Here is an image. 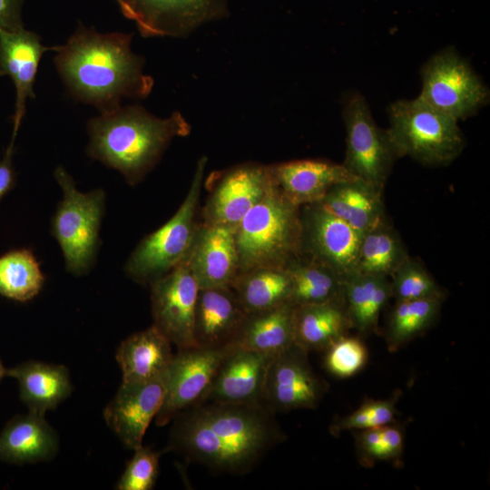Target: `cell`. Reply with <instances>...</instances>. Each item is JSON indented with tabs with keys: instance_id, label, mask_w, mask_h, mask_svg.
<instances>
[{
	"instance_id": "6da1fadb",
	"label": "cell",
	"mask_w": 490,
	"mask_h": 490,
	"mask_svg": "<svg viewBox=\"0 0 490 490\" xmlns=\"http://www.w3.org/2000/svg\"><path fill=\"white\" fill-rule=\"evenodd\" d=\"M272 415L263 403L203 401L173 418L166 450L216 470L246 473L285 438Z\"/></svg>"
},
{
	"instance_id": "7a4b0ae2",
	"label": "cell",
	"mask_w": 490,
	"mask_h": 490,
	"mask_svg": "<svg viewBox=\"0 0 490 490\" xmlns=\"http://www.w3.org/2000/svg\"><path fill=\"white\" fill-rule=\"evenodd\" d=\"M132 34L98 33L80 25L57 46L55 67L70 93L101 113L121 105L123 98L142 99L153 80L143 73V60L131 48Z\"/></svg>"
},
{
	"instance_id": "3957f363",
	"label": "cell",
	"mask_w": 490,
	"mask_h": 490,
	"mask_svg": "<svg viewBox=\"0 0 490 490\" xmlns=\"http://www.w3.org/2000/svg\"><path fill=\"white\" fill-rule=\"evenodd\" d=\"M88 155L121 172L133 186L158 163L175 137L187 136L191 125L175 112L159 118L138 105L103 112L87 123Z\"/></svg>"
},
{
	"instance_id": "277c9868",
	"label": "cell",
	"mask_w": 490,
	"mask_h": 490,
	"mask_svg": "<svg viewBox=\"0 0 490 490\" xmlns=\"http://www.w3.org/2000/svg\"><path fill=\"white\" fill-rule=\"evenodd\" d=\"M239 272L287 268L301 255L300 207L276 185L243 217L234 230Z\"/></svg>"
},
{
	"instance_id": "5b68a950",
	"label": "cell",
	"mask_w": 490,
	"mask_h": 490,
	"mask_svg": "<svg viewBox=\"0 0 490 490\" xmlns=\"http://www.w3.org/2000/svg\"><path fill=\"white\" fill-rule=\"evenodd\" d=\"M387 133L398 158L409 156L421 164L444 166L456 160L466 142L457 121L416 97L389 107Z\"/></svg>"
},
{
	"instance_id": "8992f818",
	"label": "cell",
	"mask_w": 490,
	"mask_h": 490,
	"mask_svg": "<svg viewBox=\"0 0 490 490\" xmlns=\"http://www.w3.org/2000/svg\"><path fill=\"white\" fill-rule=\"evenodd\" d=\"M63 191L53 216L51 232L57 240L68 272L75 276L89 273L100 247V227L104 212L105 192L95 189L82 192L63 166L54 172Z\"/></svg>"
},
{
	"instance_id": "52a82bcc",
	"label": "cell",
	"mask_w": 490,
	"mask_h": 490,
	"mask_svg": "<svg viewBox=\"0 0 490 490\" xmlns=\"http://www.w3.org/2000/svg\"><path fill=\"white\" fill-rule=\"evenodd\" d=\"M206 162V157L199 160L187 195L175 214L145 236L129 256L124 271L133 281L150 285L188 254L199 226L196 214Z\"/></svg>"
},
{
	"instance_id": "ba28073f",
	"label": "cell",
	"mask_w": 490,
	"mask_h": 490,
	"mask_svg": "<svg viewBox=\"0 0 490 490\" xmlns=\"http://www.w3.org/2000/svg\"><path fill=\"white\" fill-rule=\"evenodd\" d=\"M417 97L458 122L485 105L489 91L469 64L448 48L423 66L422 89Z\"/></svg>"
},
{
	"instance_id": "9c48e42d",
	"label": "cell",
	"mask_w": 490,
	"mask_h": 490,
	"mask_svg": "<svg viewBox=\"0 0 490 490\" xmlns=\"http://www.w3.org/2000/svg\"><path fill=\"white\" fill-rule=\"evenodd\" d=\"M345 168L358 179L383 192L395 161L398 158L386 130L379 128L365 98L350 95L345 103Z\"/></svg>"
},
{
	"instance_id": "30bf717a",
	"label": "cell",
	"mask_w": 490,
	"mask_h": 490,
	"mask_svg": "<svg viewBox=\"0 0 490 490\" xmlns=\"http://www.w3.org/2000/svg\"><path fill=\"white\" fill-rule=\"evenodd\" d=\"M150 286L153 326L178 349L197 347L194 317L200 287L187 260Z\"/></svg>"
},
{
	"instance_id": "8fae6325",
	"label": "cell",
	"mask_w": 490,
	"mask_h": 490,
	"mask_svg": "<svg viewBox=\"0 0 490 490\" xmlns=\"http://www.w3.org/2000/svg\"><path fill=\"white\" fill-rule=\"evenodd\" d=\"M229 348L197 346L173 355L166 371L163 403L154 418L157 426L167 425L181 412L204 401Z\"/></svg>"
},
{
	"instance_id": "7c38bea8",
	"label": "cell",
	"mask_w": 490,
	"mask_h": 490,
	"mask_svg": "<svg viewBox=\"0 0 490 490\" xmlns=\"http://www.w3.org/2000/svg\"><path fill=\"white\" fill-rule=\"evenodd\" d=\"M144 37H181L227 13V0H114Z\"/></svg>"
},
{
	"instance_id": "4fadbf2b",
	"label": "cell",
	"mask_w": 490,
	"mask_h": 490,
	"mask_svg": "<svg viewBox=\"0 0 490 490\" xmlns=\"http://www.w3.org/2000/svg\"><path fill=\"white\" fill-rule=\"evenodd\" d=\"M301 254L332 270L342 279L356 271L362 235L320 202L300 207Z\"/></svg>"
},
{
	"instance_id": "5bb4252c",
	"label": "cell",
	"mask_w": 490,
	"mask_h": 490,
	"mask_svg": "<svg viewBox=\"0 0 490 490\" xmlns=\"http://www.w3.org/2000/svg\"><path fill=\"white\" fill-rule=\"evenodd\" d=\"M274 186L271 165L250 162L223 171L215 179L203 207L202 223L235 230Z\"/></svg>"
},
{
	"instance_id": "9a60e30c",
	"label": "cell",
	"mask_w": 490,
	"mask_h": 490,
	"mask_svg": "<svg viewBox=\"0 0 490 490\" xmlns=\"http://www.w3.org/2000/svg\"><path fill=\"white\" fill-rule=\"evenodd\" d=\"M309 352L295 343L274 355L265 378L262 403L271 412L312 409L327 392L314 372Z\"/></svg>"
},
{
	"instance_id": "2e32d148",
	"label": "cell",
	"mask_w": 490,
	"mask_h": 490,
	"mask_svg": "<svg viewBox=\"0 0 490 490\" xmlns=\"http://www.w3.org/2000/svg\"><path fill=\"white\" fill-rule=\"evenodd\" d=\"M167 371V370H166ZM166 391V372L155 378L120 386L103 411L104 420L123 445L135 450L158 414Z\"/></svg>"
},
{
	"instance_id": "e0dca14e",
	"label": "cell",
	"mask_w": 490,
	"mask_h": 490,
	"mask_svg": "<svg viewBox=\"0 0 490 490\" xmlns=\"http://www.w3.org/2000/svg\"><path fill=\"white\" fill-rule=\"evenodd\" d=\"M229 347L204 401L262 403L265 378L274 355Z\"/></svg>"
},
{
	"instance_id": "ac0fdd59",
	"label": "cell",
	"mask_w": 490,
	"mask_h": 490,
	"mask_svg": "<svg viewBox=\"0 0 490 490\" xmlns=\"http://www.w3.org/2000/svg\"><path fill=\"white\" fill-rule=\"evenodd\" d=\"M57 46H45L40 37L24 27L0 30V76H9L15 88L12 139H15L25 113L28 98H34V84L43 54Z\"/></svg>"
},
{
	"instance_id": "d6986e66",
	"label": "cell",
	"mask_w": 490,
	"mask_h": 490,
	"mask_svg": "<svg viewBox=\"0 0 490 490\" xmlns=\"http://www.w3.org/2000/svg\"><path fill=\"white\" fill-rule=\"evenodd\" d=\"M234 229L199 224L186 255L200 289L230 286L239 273Z\"/></svg>"
},
{
	"instance_id": "ffe728a7",
	"label": "cell",
	"mask_w": 490,
	"mask_h": 490,
	"mask_svg": "<svg viewBox=\"0 0 490 490\" xmlns=\"http://www.w3.org/2000/svg\"><path fill=\"white\" fill-rule=\"evenodd\" d=\"M270 165L279 191L299 207L320 201L335 184L358 179L343 164L324 160H295Z\"/></svg>"
},
{
	"instance_id": "44dd1931",
	"label": "cell",
	"mask_w": 490,
	"mask_h": 490,
	"mask_svg": "<svg viewBox=\"0 0 490 490\" xmlns=\"http://www.w3.org/2000/svg\"><path fill=\"white\" fill-rule=\"evenodd\" d=\"M247 312L230 286L200 289L194 317L198 347H229Z\"/></svg>"
},
{
	"instance_id": "7402d4cb",
	"label": "cell",
	"mask_w": 490,
	"mask_h": 490,
	"mask_svg": "<svg viewBox=\"0 0 490 490\" xmlns=\"http://www.w3.org/2000/svg\"><path fill=\"white\" fill-rule=\"evenodd\" d=\"M59 449L56 432L44 416L34 413L13 417L0 434V459L17 465L53 459Z\"/></svg>"
},
{
	"instance_id": "603a6c76",
	"label": "cell",
	"mask_w": 490,
	"mask_h": 490,
	"mask_svg": "<svg viewBox=\"0 0 490 490\" xmlns=\"http://www.w3.org/2000/svg\"><path fill=\"white\" fill-rule=\"evenodd\" d=\"M6 377L17 380L20 398L29 412L44 416L73 390L68 368L63 365L26 361L7 368Z\"/></svg>"
},
{
	"instance_id": "cb8c5ba5",
	"label": "cell",
	"mask_w": 490,
	"mask_h": 490,
	"mask_svg": "<svg viewBox=\"0 0 490 490\" xmlns=\"http://www.w3.org/2000/svg\"><path fill=\"white\" fill-rule=\"evenodd\" d=\"M172 358V343L153 325L122 340L115 355L123 383L147 381L162 376Z\"/></svg>"
},
{
	"instance_id": "d4e9b609",
	"label": "cell",
	"mask_w": 490,
	"mask_h": 490,
	"mask_svg": "<svg viewBox=\"0 0 490 490\" xmlns=\"http://www.w3.org/2000/svg\"><path fill=\"white\" fill-rule=\"evenodd\" d=\"M352 329L344 296L295 307L294 343L309 353L324 351Z\"/></svg>"
},
{
	"instance_id": "484cf974",
	"label": "cell",
	"mask_w": 490,
	"mask_h": 490,
	"mask_svg": "<svg viewBox=\"0 0 490 490\" xmlns=\"http://www.w3.org/2000/svg\"><path fill=\"white\" fill-rule=\"evenodd\" d=\"M295 306L247 313L230 347L276 355L294 344Z\"/></svg>"
},
{
	"instance_id": "4316f807",
	"label": "cell",
	"mask_w": 490,
	"mask_h": 490,
	"mask_svg": "<svg viewBox=\"0 0 490 490\" xmlns=\"http://www.w3.org/2000/svg\"><path fill=\"white\" fill-rule=\"evenodd\" d=\"M382 193L355 179L335 184L318 202L363 235L386 218Z\"/></svg>"
},
{
	"instance_id": "83f0119b",
	"label": "cell",
	"mask_w": 490,
	"mask_h": 490,
	"mask_svg": "<svg viewBox=\"0 0 490 490\" xmlns=\"http://www.w3.org/2000/svg\"><path fill=\"white\" fill-rule=\"evenodd\" d=\"M392 298L388 277L355 271L344 279V300L353 329L361 336L377 328L379 315Z\"/></svg>"
},
{
	"instance_id": "f1b7e54d",
	"label": "cell",
	"mask_w": 490,
	"mask_h": 490,
	"mask_svg": "<svg viewBox=\"0 0 490 490\" xmlns=\"http://www.w3.org/2000/svg\"><path fill=\"white\" fill-rule=\"evenodd\" d=\"M230 287L250 313L289 303L291 279L287 268H259L239 272Z\"/></svg>"
},
{
	"instance_id": "f546056e",
	"label": "cell",
	"mask_w": 490,
	"mask_h": 490,
	"mask_svg": "<svg viewBox=\"0 0 490 490\" xmlns=\"http://www.w3.org/2000/svg\"><path fill=\"white\" fill-rule=\"evenodd\" d=\"M291 279V305L320 303L344 296V279L325 265L300 255L287 266Z\"/></svg>"
},
{
	"instance_id": "4dcf8cb0",
	"label": "cell",
	"mask_w": 490,
	"mask_h": 490,
	"mask_svg": "<svg viewBox=\"0 0 490 490\" xmlns=\"http://www.w3.org/2000/svg\"><path fill=\"white\" fill-rule=\"evenodd\" d=\"M408 256L399 234L385 218L362 235L356 271L389 278Z\"/></svg>"
},
{
	"instance_id": "1f68e13d",
	"label": "cell",
	"mask_w": 490,
	"mask_h": 490,
	"mask_svg": "<svg viewBox=\"0 0 490 490\" xmlns=\"http://www.w3.org/2000/svg\"><path fill=\"white\" fill-rule=\"evenodd\" d=\"M44 280L32 250L16 249L0 256V295L25 302L41 291Z\"/></svg>"
},
{
	"instance_id": "d6a6232c",
	"label": "cell",
	"mask_w": 490,
	"mask_h": 490,
	"mask_svg": "<svg viewBox=\"0 0 490 490\" xmlns=\"http://www.w3.org/2000/svg\"><path fill=\"white\" fill-rule=\"evenodd\" d=\"M443 300L396 301L385 334L388 349L395 351L428 329L438 317Z\"/></svg>"
},
{
	"instance_id": "836d02e7",
	"label": "cell",
	"mask_w": 490,
	"mask_h": 490,
	"mask_svg": "<svg viewBox=\"0 0 490 490\" xmlns=\"http://www.w3.org/2000/svg\"><path fill=\"white\" fill-rule=\"evenodd\" d=\"M396 301L440 299L445 294L434 278L416 260L408 256L389 277Z\"/></svg>"
},
{
	"instance_id": "e575fe53",
	"label": "cell",
	"mask_w": 490,
	"mask_h": 490,
	"mask_svg": "<svg viewBox=\"0 0 490 490\" xmlns=\"http://www.w3.org/2000/svg\"><path fill=\"white\" fill-rule=\"evenodd\" d=\"M324 366L328 373L347 378L360 371L367 363L368 350L358 337L345 335L325 350Z\"/></svg>"
},
{
	"instance_id": "d590c367",
	"label": "cell",
	"mask_w": 490,
	"mask_h": 490,
	"mask_svg": "<svg viewBox=\"0 0 490 490\" xmlns=\"http://www.w3.org/2000/svg\"><path fill=\"white\" fill-rule=\"evenodd\" d=\"M397 399L398 393L387 399H368L351 414L333 422L330 431L333 435H338L346 430L380 427L391 424L397 413Z\"/></svg>"
},
{
	"instance_id": "8d00e7d4",
	"label": "cell",
	"mask_w": 490,
	"mask_h": 490,
	"mask_svg": "<svg viewBox=\"0 0 490 490\" xmlns=\"http://www.w3.org/2000/svg\"><path fill=\"white\" fill-rule=\"evenodd\" d=\"M160 453L147 446H140L126 465L116 489L151 490L153 488L158 473Z\"/></svg>"
},
{
	"instance_id": "74e56055",
	"label": "cell",
	"mask_w": 490,
	"mask_h": 490,
	"mask_svg": "<svg viewBox=\"0 0 490 490\" xmlns=\"http://www.w3.org/2000/svg\"><path fill=\"white\" fill-rule=\"evenodd\" d=\"M355 445L362 466H371L384 459L381 426L359 429L355 433Z\"/></svg>"
},
{
	"instance_id": "f35d334b",
	"label": "cell",
	"mask_w": 490,
	"mask_h": 490,
	"mask_svg": "<svg viewBox=\"0 0 490 490\" xmlns=\"http://www.w3.org/2000/svg\"><path fill=\"white\" fill-rule=\"evenodd\" d=\"M381 440L385 460L398 459L401 456L404 438L399 426L391 423L381 426Z\"/></svg>"
},
{
	"instance_id": "ab89813d",
	"label": "cell",
	"mask_w": 490,
	"mask_h": 490,
	"mask_svg": "<svg viewBox=\"0 0 490 490\" xmlns=\"http://www.w3.org/2000/svg\"><path fill=\"white\" fill-rule=\"evenodd\" d=\"M23 0H0V30H17L23 26Z\"/></svg>"
},
{
	"instance_id": "60d3db41",
	"label": "cell",
	"mask_w": 490,
	"mask_h": 490,
	"mask_svg": "<svg viewBox=\"0 0 490 490\" xmlns=\"http://www.w3.org/2000/svg\"><path fill=\"white\" fill-rule=\"evenodd\" d=\"M15 140L11 139L3 158L0 160V201L15 184V172L13 163Z\"/></svg>"
},
{
	"instance_id": "b9f144b4",
	"label": "cell",
	"mask_w": 490,
	"mask_h": 490,
	"mask_svg": "<svg viewBox=\"0 0 490 490\" xmlns=\"http://www.w3.org/2000/svg\"><path fill=\"white\" fill-rule=\"evenodd\" d=\"M6 370L7 368H5L1 361V358H0V382L1 380L6 377Z\"/></svg>"
}]
</instances>
